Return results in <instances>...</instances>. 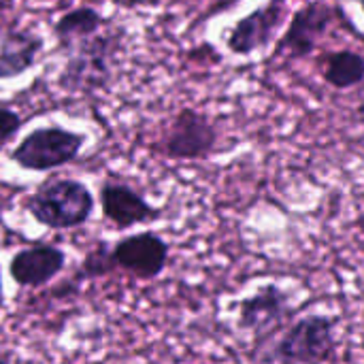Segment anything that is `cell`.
Returning <instances> with one entry per match:
<instances>
[{
	"mask_svg": "<svg viewBox=\"0 0 364 364\" xmlns=\"http://www.w3.org/2000/svg\"><path fill=\"white\" fill-rule=\"evenodd\" d=\"M94 194L90 188L70 177L45 181L28 200L26 209L45 228L68 230L83 226L94 211Z\"/></svg>",
	"mask_w": 364,
	"mask_h": 364,
	"instance_id": "1",
	"label": "cell"
},
{
	"mask_svg": "<svg viewBox=\"0 0 364 364\" xmlns=\"http://www.w3.org/2000/svg\"><path fill=\"white\" fill-rule=\"evenodd\" d=\"M122 36L119 32H96L90 38L73 45L68 60L58 77V83L64 92L81 94L102 90L113 77V62L119 53Z\"/></svg>",
	"mask_w": 364,
	"mask_h": 364,
	"instance_id": "2",
	"label": "cell"
},
{
	"mask_svg": "<svg viewBox=\"0 0 364 364\" xmlns=\"http://www.w3.org/2000/svg\"><path fill=\"white\" fill-rule=\"evenodd\" d=\"M335 352V322L328 316H307L292 324L271 352L258 354L264 363H324Z\"/></svg>",
	"mask_w": 364,
	"mask_h": 364,
	"instance_id": "3",
	"label": "cell"
},
{
	"mask_svg": "<svg viewBox=\"0 0 364 364\" xmlns=\"http://www.w3.org/2000/svg\"><path fill=\"white\" fill-rule=\"evenodd\" d=\"M83 143L85 136L79 132L66 130L62 126H43L28 132L9 154V160L26 171L45 173L75 162Z\"/></svg>",
	"mask_w": 364,
	"mask_h": 364,
	"instance_id": "4",
	"label": "cell"
},
{
	"mask_svg": "<svg viewBox=\"0 0 364 364\" xmlns=\"http://www.w3.org/2000/svg\"><path fill=\"white\" fill-rule=\"evenodd\" d=\"M220 130L203 113L183 107L160 139V149L171 160H203L218 149Z\"/></svg>",
	"mask_w": 364,
	"mask_h": 364,
	"instance_id": "5",
	"label": "cell"
},
{
	"mask_svg": "<svg viewBox=\"0 0 364 364\" xmlns=\"http://www.w3.org/2000/svg\"><path fill=\"white\" fill-rule=\"evenodd\" d=\"M171 245L156 232H136L119 239L109 250L113 269H122L136 279L149 282L162 275L168 264Z\"/></svg>",
	"mask_w": 364,
	"mask_h": 364,
	"instance_id": "6",
	"label": "cell"
},
{
	"mask_svg": "<svg viewBox=\"0 0 364 364\" xmlns=\"http://www.w3.org/2000/svg\"><path fill=\"white\" fill-rule=\"evenodd\" d=\"M335 21V9L326 2H309L303 9H299L282 41L277 43L275 58L277 55H290V58H305L314 53L316 45L322 41V36L328 32V28Z\"/></svg>",
	"mask_w": 364,
	"mask_h": 364,
	"instance_id": "7",
	"label": "cell"
},
{
	"mask_svg": "<svg viewBox=\"0 0 364 364\" xmlns=\"http://www.w3.org/2000/svg\"><path fill=\"white\" fill-rule=\"evenodd\" d=\"M288 13V0H269L250 15L241 17L230 30L226 45L237 55H250L267 47Z\"/></svg>",
	"mask_w": 364,
	"mask_h": 364,
	"instance_id": "8",
	"label": "cell"
},
{
	"mask_svg": "<svg viewBox=\"0 0 364 364\" xmlns=\"http://www.w3.org/2000/svg\"><path fill=\"white\" fill-rule=\"evenodd\" d=\"M66 267V252L53 243L19 250L9 262V275L19 288H43Z\"/></svg>",
	"mask_w": 364,
	"mask_h": 364,
	"instance_id": "9",
	"label": "cell"
},
{
	"mask_svg": "<svg viewBox=\"0 0 364 364\" xmlns=\"http://www.w3.org/2000/svg\"><path fill=\"white\" fill-rule=\"evenodd\" d=\"M100 205L105 218L119 230L147 224L160 218V209L149 205L145 196L124 181H107L100 188Z\"/></svg>",
	"mask_w": 364,
	"mask_h": 364,
	"instance_id": "10",
	"label": "cell"
},
{
	"mask_svg": "<svg viewBox=\"0 0 364 364\" xmlns=\"http://www.w3.org/2000/svg\"><path fill=\"white\" fill-rule=\"evenodd\" d=\"M290 299L288 294L269 284L254 292L252 296L243 299L239 305V326L243 331H252L256 335L271 331L273 326L282 324L290 316Z\"/></svg>",
	"mask_w": 364,
	"mask_h": 364,
	"instance_id": "11",
	"label": "cell"
},
{
	"mask_svg": "<svg viewBox=\"0 0 364 364\" xmlns=\"http://www.w3.org/2000/svg\"><path fill=\"white\" fill-rule=\"evenodd\" d=\"M45 49L41 34L23 28H0V79H13L30 70Z\"/></svg>",
	"mask_w": 364,
	"mask_h": 364,
	"instance_id": "12",
	"label": "cell"
},
{
	"mask_svg": "<svg viewBox=\"0 0 364 364\" xmlns=\"http://www.w3.org/2000/svg\"><path fill=\"white\" fill-rule=\"evenodd\" d=\"M105 28V17L98 9L81 4L70 11H66L55 23H53V36L60 43L62 49H70L73 45L81 43L83 38L94 36Z\"/></svg>",
	"mask_w": 364,
	"mask_h": 364,
	"instance_id": "13",
	"label": "cell"
},
{
	"mask_svg": "<svg viewBox=\"0 0 364 364\" xmlns=\"http://www.w3.org/2000/svg\"><path fill=\"white\" fill-rule=\"evenodd\" d=\"M324 81L335 90H348L364 81V55L352 49H339L324 58Z\"/></svg>",
	"mask_w": 364,
	"mask_h": 364,
	"instance_id": "14",
	"label": "cell"
},
{
	"mask_svg": "<svg viewBox=\"0 0 364 364\" xmlns=\"http://www.w3.org/2000/svg\"><path fill=\"white\" fill-rule=\"evenodd\" d=\"M111 271H113V267L109 262V250L105 247V243H98V247H94L85 256V260L81 264V275H85L87 279H96Z\"/></svg>",
	"mask_w": 364,
	"mask_h": 364,
	"instance_id": "15",
	"label": "cell"
},
{
	"mask_svg": "<svg viewBox=\"0 0 364 364\" xmlns=\"http://www.w3.org/2000/svg\"><path fill=\"white\" fill-rule=\"evenodd\" d=\"M21 126H23V117L15 109L0 105V147L9 143L21 130Z\"/></svg>",
	"mask_w": 364,
	"mask_h": 364,
	"instance_id": "16",
	"label": "cell"
},
{
	"mask_svg": "<svg viewBox=\"0 0 364 364\" xmlns=\"http://www.w3.org/2000/svg\"><path fill=\"white\" fill-rule=\"evenodd\" d=\"M356 226H358L360 230H364V215H360V218L356 220Z\"/></svg>",
	"mask_w": 364,
	"mask_h": 364,
	"instance_id": "17",
	"label": "cell"
},
{
	"mask_svg": "<svg viewBox=\"0 0 364 364\" xmlns=\"http://www.w3.org/2000/svg\"><path fill=\"white\" fill-rule=\"evenodd\" d=\"M0 296H2V275H0Z\"/></svg>",
	"mask_w": 364,
	"mask_h": 364,
	"instance_id": "18",
	"label": "cell"
},
{
	"mask_svg": "<svg viewBox=\"0 0 364 364\" xmlns=\"http://www.w3.org/2000/svg\"><path fill=\"white\" fill-rule=\"evenodd\" d=\"M360 6H363V11H364V0H360Z\"/></svg>",
	"mask_w": 364,
	"mask_h": 364,
	"instance_id": "19",
	"label": "cell"
}]
</instances>
